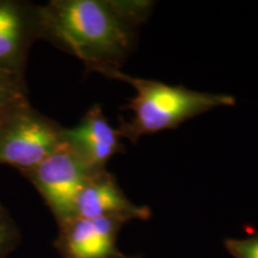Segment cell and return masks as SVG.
I'll return each mask as SVG.
<instances>
[{
  "instance_id": "1",
  "label": "cell",
  "mask_w": 258,
  "mask_h": 258,
  "mask_svg": "<svg viewBox=\"0 0 258 258\" xmlns=\"http://www.w3.org/2000/svg\"><path fill=\"white\" fill-rule=\"evenodd\" d=\"M153 3L51 0L41 5L43 40L79 59L88 72H121Z\"/></svg>"
},
{
  "instance_id": "2",
  "label": "cell",
  "mask_w": 258,
  "mask_h": 258,
  "mask_svg": "<svg viewBox=\"0 0 258 258\" xmlns=\"http://www.w3.org/2000/svg\"><path fill=\"white\" fill-rule=\"evenodd\" d=\"M111 79L128 83L135 90V96L122 108L131 115L121 117L117 128L121 138L133 144L145 135L176 129L183 122L213 109L235 104L233 96L167 85L158 80L128 76L122 71Z\"/></svg>"
},
{
  "instance_id": "3",
  "label": "cell",
  "mask_w": 258,
  "mask_h": 258,
  "mask_svg": "<svg viewBox=\"0 0 258 258\" xmlns=\"http://www.w3.org/2000/svg\"><path fill=\"white\" fill-rule=\"evenodd\" d=\"M64 127L30 103L0 121V165L31 170L64 144Z\"/></svg>"
},
{
  "instance_id": "4",
  "label": "cell",
  "mask_w": 258,
  "mask_h": 258,
  "mask_svg": "<svg viewBox=\"0 0 258 258\" xmlns=\"http://www.w3.org/2000/svg\"><path fill=\"white\" fill-rule=\"evenodd\" d=\"M93 171L64 143L37 166L22 172L46 202L57 225L73 217L74 205Z\"/></svg>"
},
{
  "instance_id": "5",
  "label": "cell",
  "mask_w": 258,
  "mask_h": 258,
  "mask_svg": "<svg viewBox=\"0 0 258 258\" xmlns=\"http://www.w3.org/2000/svg\"><path fill=\"white\" fill-rule=\"evenodd\" d=\"M43 40L41 5L0 0V70L23 77L32 44Z\"/></svg>"
},
{
  "instance_id": "6",
  "label": "cell",
  "mask_w": 258,
  "mask_h": 258,
  "mask_svg": "<svg viewBox=\"0 0 258 258\" xmlns=\"http://www.w3.org/2000/svg\"><path fill=\"white\" fill-rule=\"evenodd\" d=\"M129 222L117 217L72 218L57 225L54 241L61 258H118L117 247L121 228Z\"/></svg>"
},
{
  "instance_id": "7",
  "label": "cell",
  "mask_w": 258,
  "mask_h": 258,
  "mask_svg": "<svg viewBox=\"0 0 258 258\" xmlns=\"http://www.w3.org/2000/svg\"><path fill=\"white\" fill-rule=\"evenodd\" d=\"M64 143L93 171L106 170L112 157L124 152L117 128L110 124L98 103L86 111L76 127L64 129Z\"/></svg>"
},
{
  "instance_id": "8",
  "label": "cell",
  "mask_w": 258,
  "mask_h": 258,
  "mask_svg": "<svg viewBox=\"0 0 258 258\" xmlns=\"http://www.w3.org/2000/svg\"><path fill=\"white\" fill-rule=\"evenodd\" d=\"M117 217L132 220H147L151 211L127 198L115 176L108 170L93 173L77 198L72 218ZM71 218V219H72Z\"/></svg>"
},
{
  "instance_id": "9",
  "label": "cell",
  "mask_w": 258,
  "mask_h": 258,
  "mask_svg": "<svg viewBox=\"0 0 258 258\" xmlns=\"http://www.w3.org/2000/svg\"><path fill=\"white\" fill-rule=\"evenodd\" d=\"M29 103L28 88L23 77L0 70V121Z\"/></svg>"
},
{
  "instance_id": "10",
  "label": "cell",
  "mask_w": 258,
  "mask_h": 258,
  "mask_svg": "<svg viewBox=\"0 0 258 258\" xmlns=\"http://www.w3.org/2000/svg\"><path fill=\"white\" fill-rule=\"evenodd\" d=\"M21 243L17 222L0 201V258H8Z\"/></svg>"
},
{
  "instance_id": "11",
  "label": "cell",
  "mask_w": 258,
  "mask_h": 258,
  "mask_svg": "<svg viewBox=\"0 0 258 258\" xmlns=\"http://www.w3.org/2000/svg\"><path fill=\"white\" fill-rule=\"evenodd\" d=\"M225 247L234 258H258V233L250 237L235 239L228 238L225 240Z\"/></svg>"
},
{
  "instance_id": "12",
  "label": "cell",
  "mask_w": 258,
  "mask_h": 258,
  "mask_svg": "<svg viewBox=\"0 0 258 258\" xmlns=\"http://www.w3.org/2000/svg\"><path fill=\"white\" fill-rule=\"evenodd\" d=\"M118 258H139V257H134V256H127V254H122L121 257H118Z\"/></svg>"
}]
</instances>
